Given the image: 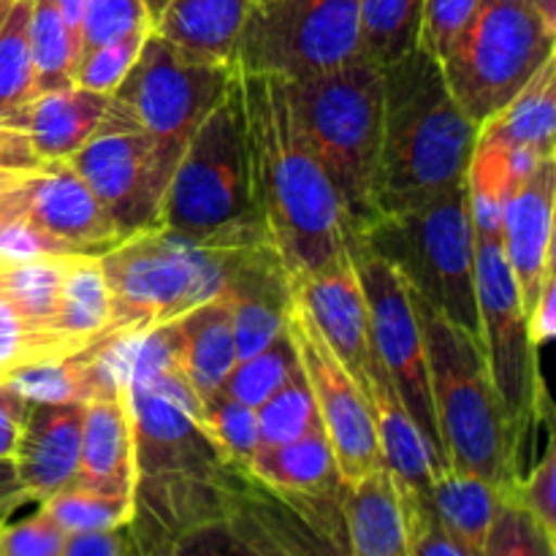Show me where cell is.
<instances>
[{
    "label": "cell",
    "mask_w": 556,
    "mask_h": 556,
    "mask_svg": "<svg viewBox=\"0 0 556 556\" xmlns=\"http://www.w3.org/2000/svg\"><path fill=\"white\" fill-rule=\"evenodd\" d=\"M43 163L47 161L38 155L25 130L0 123V190L14 188L27 174L38 172Z\"/></svg>",
    "instance_id": "cell-44"
},
{
    "label": "cell",
    "mask_w": 556,
    "mask_h": 556,
    "mask_svg": "<svg viewBox=\"0 0 556 556\" xmlns=\"http://www.w3.org/2000/svg\"><path fill=\"white\" fill-rule=\"evenodd\" d=\"M554 43L556 30L530 0H478L440 65L459 106L481 125L554 58Z\"/></svg>",
    "instance_id": "cell-8"
},
{
    "label": "cell",
    "mask_w": 556,
    "mask_h": 556,
    "mask_svg": "<svg viewBox=\"0 0 556 556\" xmlns=\"http://www.w3.org/2000/svg\"><path fill=\"white\" fill-rule=\"evenodd\" d=\"M206 432L215 440L226 462L239 470H248L250 459L261 448L258 440V418L255 407L233 400L226 391H215L210 400H204Z\"/></svg>",
    "instance_id": "cell-37"
},
{
    "label": "cell",
    "mask_w": 556,
    "mask_h": 556,
    "mask_svg": "<svg viewBox=\"0 0 556 556\" xmlns=\"http://www.w3.org/2000/svg\"><path fill=\"white\" fill-rule=\"evenodd\" d=\"M41 358L36 337L25 326V320L16 315V309L0 296V378L14 367Z\"/></svg>",
    "instance_id": "cell-45"
},
{
    "label": "cell",
    "mask_w": 556,
    "mask_h": 556,
    "mask_svg": "<svg viewBox=\"0 0 556 556\" xmlns=\"http://www.w3.org/2000/svg\"><path fill=\"white\" fill-rule=\"evenodd\" d=\"M68 161L109 212L119 237L161 226L174 163L123 109L109 101L96 134Z\"/></svg>",
    "instance_id": "cell-12"
},
{
    "label": "cell",
    "mask_w": 556,
    "mask_h": 556,
    "mask_svg": "<svg viewBox=\"0 0 556 556\" xmlns=\"http://www.w3.org/2000/svg\"><path fill=\"white\" fill-rule=\"evenodd\" d=\"M0 215H16L76 244L85 255H103L123 242L101 201L68 157L47 161L14 188L0 190Z\"/></svg>",
    "instance_id": "cell-15"
},
{
    "label": "cell",
    "mask_w": 556,
    "mask_h": 556,
    "mask_svg": "<svg viewBox=\"0 0 556 556\" xmlns=\"http://www.w3.org/2000/svg\"><path fill=\"white\" fill-rule=\"evenodd\" d=\"M532 5L538 9V14L546 20V25H552L556 30V0H530Z\"/></svg>",
    "instance_id": "cell-50"
},
{
    "label": "cell",
    "mask_w": 556,
    "mask_h": 556,
    "mask_svg": "<svg viewBox=\"0 0 556 556\" xmlns=\"http://www.w3.org/2000/svg\"><path fill=\"white\" fill-rule=\"evenodd\" d=\"M150 30L152 27H141V30L114 38V41H106L101 47L90 49L87 54H81L76 60L74 71H71V81L87 87V90L112 92L123 81V76L128 74L130 65L136 63Z\"/></svg>",
    "instance_id": "cell-38"
},
{
    "label": "cell",
    "mask_w": 556,
    "mask_h": 556,
    "mask_svg": "<svg viewBox=\"0 0 556 556\" xmlns=\"http://www.w3.org/2000/svg\"><path fill=\"white\" fill-rule=\"evenodd\" d=\"M353 233L400 271L413 296L481 340L467 179L416 210L372 217Z\"/></svg>",
    "instance_id": "cell-7"
},
{
    "label": "cell",
    "mask_w": 556,
    "mask_h": 556,
    "mask_svg": "<svg viewBox=\"0 0 556 556\" xmlns=\"http://www.w3.org/2000/svg\"><path fill=\"white\" fill-rule=\"evenodd\" d=\"M554 81L556 60L548 58L500 112L478 125V136L505 147H532L543 155H556Z\"/></svg>",
    "instance_id": "cell-28"
},
{
    "label": "cell",
    "mask_w": 556,
    "mask_h": 556,
    "mask_svg": "<svg viewBox=\"0 0 556 556\" xmlns=\"http://www.w3.org/2000/svg\"><path fill=\"white\" fill-rule=\"evenodd\" d=\"M157 228L223 244H271L253 195L239 74L174 166Z\"/></svg>",
    "instance_id": "cell-4"
},
{
    "label": "cell",
    "mask_w": 556,
    "mask_h": 556,
    "mask_svg": "<svg viewBox=\"0 0 556 556\" xmlns=\"http://www.w3.org/2000/svg\"><path fill=\"white\" fill-rule=\"evenodd\" d=\"M244 472L275 492L299 497H329L345 486L324 429L302 434L291 443L258 448Z\"/></svg>",
    "instance_id": "cell-26"
},
{
    "label": "cell",
    "mask_w": 556,
    "mask_h": 556,
    "mask_svg": "<svg viewBox=\"0 0 556 556\" xmlns=\"http://www.w3.org/2000/svg\"><path fill=\"white\" fill-rule=\"evenodd\" d=\"M71 258L74 255H41L0 266V296L25 320L30 334L36 337L41 358L68 356L54 334V315Z\"/></svg>",
    "instance_id": "cell-25"
},
{
    "label": "cell",
    "mask_w": 556,
    "mask_h": 556,
    "mask_svg": "<svg viewBox=\"0 0 556 556\" xmlns=\"http://www.w3.org/2000/svg\"><path fill=\"white\" fill-rule=\"evenodd\" d=\"M255 0H168L152 30L201 58L233 63L239 33Z\"/></svg>",
    "instance_id": "cell-24"
},
{
    "label": "cell",
    "mask_w": 556,
    "mask_h": 556,
    "mask_svg": "<svg viewBox=\"0 0 556 556\" xmlns=\"http://www.w3.org/2000/svg\"><path fill=\"white\" fill-rule=\"evenodd\" d=\"M85 405L27 402L14 448V465L30 503H43L68 486L79 470Z\"/></svg>",
    "instance_id": "cell-20"
},
{
    "label": "cell",
    "mask_w": 556,
    "mask_h": 556,
    "mask_svg": "<svg viewBox=\"0 0 556 556\" xmlns=\"http://www.w3.org/2000/svg\"><path fill=\"white\" fill-rule=\"evenodd\" d=\"M139 478H215L228 470L226 456L193 416L147 386L128 383ZM136 478V481H139Z\"/></svg>",
    "instance_id": "cell-17"
},
{
    "label": "cell",
    "mask_w": 556,
    "mask_h": 556,
    "mask_svg": "<svg viewBox=\"0 0 556 556\" xmlns=\"http://www.w3.org/2000/svg\"><path fill=\"white\" fill-rule=\"evenodd\" d=\"M266 244V242H264ZM258 244H223L150 228L101 255L112 293V329L134 334L223 296Z\"/></svg>",
    "instance_id": "cell-5"
},
{
    "label": "cell",
    "mask_w": 556,
    "mask_h": 556,
    "mask_svg": "<svg viewBox=\"0 0 556 556\" xmlns=\"http://www.w3.org/2000/svg\"><path fill=\"white\" fill-rule=\"evenodd\" d=\"M345 244L351 250L358 282L369 309V331L386 375L394 383L402 405L410 413L416 427L427 438L429 448L438 456L440 467H448L440 443L438 424H434L432 391H429L427 351H424L421 324H418L416 304L407 282L400 271L367 248L351 228H345Z\"/></svg>",
    "instance_id": "cell-13"
},
{
    "label": "cell",
    "mask_w": 556,
    "mask_h": 556,
    "mask_svg": "<svg viewBox=\"0 0 556 556\" xmlns=\"http://www.w3.org/2000/svg\"><path fill=\"white\" fill-rule=\"evenodd\" d=\"M27 400L9 383L0 378V459L14 456L16 438H20L22 421H25Z\"/></svg>",
    "instance_id": "cell-47"
},
{
    "label": "cell",
    "mask_w": 556,
    "mask_h": 556,
    "mask_svg": "<svg viewBox=\"0 0 556 556\" xmlns=\"http://www.w3.org/2000/svg\"><path fill=\"white\" fill-rule=\"evenodd\" d=\"M233 76V63L201 58L150 30L109 101L141 125L177 166L199 125L228 96Z\"/></svg>",
    "instance_id": "cell-9"
},
{
    "label": "cell",
    "mask_w": 556,
    "mask_h": 556,
    "mask_svg": "<svg viewBox=\"0 0 556 556\" xmlns=\"http://www.w3.org/2000/svg\"><path fill=\"white\" fill-rule=\"evenodd\" d=\"M296 348H293L291 334L286 329L264 351L253 353L248 358H239L231 367V372L226 375V380H223L220 391H226L233 400L244 402V405L258 407L261 402L269 400L286 383L288 372L296 367Z\"/></svg>",
    "instance_id": "cell-35"
},
{
    "label": "cell",
    "mask_w": 556,
    "mask_h": 556,
    "mask_svg": "<svg viewBox=\"0 0 556 556\" xmlns=\"http://www.w3.org/2000/svg\"><path fill=\"white\" fill-rule=\"evenodd\" d=\"M68 532L43 508L16 525L0 527V556H63Z\"/></svg>",
    "instance_id": "cell-42"
},
{
    "label": "cell",
    "mask_w": 556,
    "mask_h": 556,
    "mask_svg": "<svg viewBox=\"0 0 556 556\" xmlns=\"http://www.w3.org/2000/svg\"><path fill=\"white\" fill-rule=\"evenodd\" d=\"M362 60L358 0H255L233 49L239 74L307 79Z\"/></svg>",
    "instance_id": "cell-10"
},
{
    "label": "cell",
    "mask_w": 556,
    "mask_h": 556,
    "mask_svg": "<svg viewBox=\"0 0 556 556\" xmlns=\"http://www.w3.org/2000/svg\"><path fill=\"white\" fill-rule=\"evenodd\" d=\"M174 324H177L179 334L182 369L188 372L190 383L195 386L201 400H210L215 391H220L226 375L239 362L231 326V304L226 296L206 299V302L177 315Z\"/></svg>",
    "instance_id": "cell-23"
},
{
    "label": "cell",
    "mask_w": 556,
    "mask_h": 556,
    "mask_svg": "<svg viewBox=\"0 0 556 556\" xmlns=\"http://www.w3.org/2000/svg\"><path fill=\"white\" fill-rule=\"evenodd\" d=\"M413 304L421 324L434 424L445 462L451 470L472 472L497 489H508L519 478L516 454L521 440L505 416L481 340L418 296H413Z\"/></svg>",
    "instance_id": "cell-3"
},
{
    "label": "cell",
    "mask_w": 556,
    "mask_h": 556,
    "mask_svg": "<svg viewBox=\"0 0 556 556\" xmlns=\"http://www.w3.org/2000/svg\"><path fill=\"white\" fill-rule=\"evenodd\" d=\"M554 193L556 157H548L525 182L510 190L503 206L500 239L527 318L535 307L543 277L554 269Z\"/></svg>",
    "instance_id": "cell-18"
},
{
    "label": "cell",
    "mask_w": 556,
    "mask_h": 556,
    "mask_svg": "<svg viewBox=\"0 0 556 556\" xmlns=\"http://www.w3.org/2000/svg\"><path fill=\"white\" fill-rule=\"evenodd\" d=\"M296 123L324 166L345 226L358 231L375 217V174L383 125V74L369 60L307 79L286 81Z\"/></svg>",
    "instance_id": "cell-6"
},
{
    "label": "cell",
    "mask_w": 556,
    "mask_h": 556,
    "mask_svg": "<svg viewBox=\"0 0 556 556\" xmlns=\"http://www.w3.org/2000/svg\"><path fill=\"white\" fill-rule=\"evenodd\" d=\"M478 0H424V25H421V43L429 54L443 63L448 49L465 30L476 11Z\"/></svg>",
    "instance_id": "cell-43"
},
{
    "label": "cell",
    "mask_w": 556,
    "mask_h": 556,
    "mask_svg": "<svg viewBox=\"0 0 556 556\" xmlns=\"http://www.w3.org/2000/svg\"><path fill=\"white\" fill-rule=\"evenodd\" d=\"M27 36H30L38 92L71 85L76 49L58 0H30Z\"/></svg>",
    "instance_id": "cell-32"
},
{
    "label": "cell",
    "mask_w": 556,
    "mask_h": 556,
    "mask_svg": "<svg viewBox=\"0 0 556 556\" xmlns=\"http://www.w3.org/2000/svg\"><path fill=\"white\" fill-rule=\"evenodd\" d=\"M136 443L128 380L109 386L85 402L79 470L71 483L136 500Z\"/></svg>",
    "instance_id": "cell-21"
},
{
    "label": "cell",
    "mask_w": 556,
    "mask_h": 556,
    "mask_svg": "<svg viewBox=\"0 0 556 556\" xmlns=\"http://www.w3.org/2000/svg\"><path fill=\"white\" fill-rule=\"evenodd\" d=\"M0 123H3V117H0Z\"/></svg>",
    "instance_id": "cell-53"
},
{
    "label": "cell",
    "mask_w": 556,
    "mask_h": 556,
    "mask_svg": "<svg viewBox=\"0 0 556 556\" xmlns=\"http://www.w3.org/2000/svg\"><path fill=\"white\" fill-rule=\"evenodd\" d=\"M14 3V0H0V22H3V16H5V11H9V5Z\"/></svg>",
    "instance_id": "cell-52"
},
{
    "label": "cell",
    "mask_w": 556,
    "mask_h": 556,
    "mask_svg": "<svg viewBox=\"0 0 556 556\" xmlns=\"http://www.w3.org/2000/svg\"><path fill=\"white\" fill-rule=\"evenodd\" d=\"M27 14L30 0H14L0 22V117L38 92Z\"/></svg>",
    "instance_id": "cell-33"
},
{
    "label": "cell",
    "mask_w": 556,
    "mask_h": 556,
    "mask_svg": "<svg viewBox=\"0 0 556 556\" xmlns=\"http://www.w3.org/2000/svg\"><path fill=\"white\" fill-rule=\"evenodd\" d=\"M25 503H30V497L22 486L14 459L5 456V459H0V527L9 525L14 510H20Z\"/></svg>",
    "instance_id": "cell-49"
},
{
    "label": "cell",
    "mask_w": 556,
    "mask_h": 556,
    "mask_svg": "<svg viewBox=\"0 0 556 556\" xmlns=\"http://www.w3.org/2000/svg\"><path fill=\"white\" fill-rule=\"evenodd\" d=\"M291 293L307 309L324 340L353 375L358 389L367 394L369 378L378 364V351L369 331L367 299H364L348 244H342V250L329 264L291 280Z\"/></svg>",
    "instance_id": "cell-16"
},
{
    "label": "cell",
    "mask_w": 556,
    "mask_h": 556,
    "mask_svg": "<svg viewBox=\"0 0 556 556\" xmlns=\"http://www.w3.org/2000/svg\"><path fill=\"white\" fill-rule=\"evenodd\" d=\"M556 538L519 500L500 489V503L489 525L483 556H554Z\"/></svg>",
    "instance_id": "cell-36"
},
{
    "label": "cell",
    "mask_w": 556,
    "mask_h": 556,
    "mask_svg": "<svg viewBox=\"0 0 556 556\" xmlns=\"http://www.w3.org/2000/svg\"><path fill=\"white\" fill-rule=\"evenodd\" d=\"M38 508L47 510L68 535L103 530V527L114 525H128L136 516L134 497L98 492V489L81 486V483H68L60 492H54L52 497L38 503Z\"/></svg>",
    "instance_id": "cell-34"
},
{
    "label": "cell",
    "mask_w": 556,
    "mask_h": 556,
    "mask_svg": "<svg viewBox=\"0 0 556 556\" xmlns=\"http://www.w3.org/2000/svg\"><path fill=\"white\" fill-rule=\"evenodd\" d=\"M239 90L255 206L288 280H296L340 253L345 215L299 128L286 81L269 74H239Z\"/></svg>",
    "instance_id": "cell-1"
},
{
    "label": "cell",
    "mask_w": 556,
    "mask_h": 556,
    "mask_svg": "<svg viewBox=\"0 0 556 556\" xmlns=\"http://www.w3.org/2000/svg\"><path fill=\"white\" fill-rule=\"evenodd\" d=\"M41 255H85L76 244L33 226L16 215H0V266L20 261L41 258Z\"/></svg>",
    "instance_id": "cell-40"
},
{
    "label": "cell",
    "mask_w": 556,
    "mask_h": 556,
    "mask_svg": "<svg viewBox=\"0 0 556 556\" xmlns=\"http://www.w3.org/2000/svg\"><path fill=\"white\" fill-rule=\"evenodd\" d=\"M139 552L134 521H128V525L103 527V530L74 532V535L65 538L63 556H128Z\"/></svg>",
    "instance_id": "cell-46"
},
{
    "label": "cell",
    "mask_w": 556,
    "mask_h": 556,
    "mask_svg": "<svg viewBox=\"0 0 556 556\" xmlns=\"http://www.w3.org/2000/svg\"><path fill=\"white\" fill-rule=\"evenodd\" d=\"M424 0H358L362 58L389 65L421 43Z\"/></svg>",
    "instance_id": "cell-30"
},
{
    "label": "cell",
    "mask_w": 556,
    "mask_h": 556,
    "mask_svg": "<svg viewBox=\"0 0 556 556\" xmlns=\"http://www.w3.org/2000/svg\"><path fill=\"white\" fill-rule=\"evenodd\" d=\"M286 329L291 334L296 358L315 396L320 427L329 438L340 478L345 483H353L369 476L383 465V454H380L367 394L358 389L353 375L348 372L340 356L331 351L315 320L309 318V313L296 299H291Z\"/></svg>",
    "instance_id": "cell-14"
},
{
    "label": "cell",
    "mask_w": 556,
    "mask_h": 556,
    "mask_svg": "<svg viewBox=\"0 0 556 556\" xmlns=\"http://www.w3.org/2000/svg\"><path fill=\"white\" fill-rule=\"evenodd\" d=\"M500 503V489L472 472L445 467L432 481V508L440 525L467 548L470 556H483L489 525Z\"/></svg>",
    "instance_id": "cell-29"
},
{
    "label": "cell",
    "mask_w": 556,
    "mask_h": 556,
    "mask_svg": "<svg viewBox=\"0 0 556 556\" xmlns=\"http://www.w3.org/2000/svg\"><path fill=\"white\" fill-rule=\"evenodd\" d=\"M166 3L168 0H144V9H147V14H150V22L157 20V14H161L163 5Z\"/></svg>",
    "instance_id": "cell-51"
},
{
    "label": "cell",
    "mask_w": 556,
    "mask_h": 556,
    "mask_svg": "<svg viewBox=\"0 0 556 556\" xmlns=\"http://www.w3.org/2000/svg\"><path fill=\"white\" fill-rule=\"evenodd\" d=\"M432 500L418 497L386 465L345 483L342 519L348 552L356 556H410V535Z\"/></svg>",
    "instance_id": "cell-19"
},
{
    "label": "cell",
    "mask_w": 556,
    "mask_h": 556,
    "mask_svg": "<svg viewBox=\"0 0 556 556\" xmlns=\"http://www.w3.org/2000/svg\"><path fill=\"white\" fill-rule=\"evenodd\" d=\"M556 445L552 434V421H548V443L543 451V459L532 467L530 476L516 478L508 489L510 497L519 500L543 527L556 538Z\"/></svg>",
    "instance_id": "cell-41"
},
{
    "label": "cell",
    "mask_w": 556,
    "mask_h": 556,
    "mask_svg": "<svg viewBox=\"0 0 556 556\" xmlns=\"http://www.w3.org/2000/svg\"><path fill=\"white\" fill-rule=\"evenodd\" d=\"M476 233V304L481 348L489 375L503 400L505 416L516 434L548 405L538 369V348L530 340L521 293L505 258L500 228L472 226Z\"/></svg>",
    "instance_id": "cell-11"
},
{
    "label": "cell",
    "mask_w": 556,
    "mask_h": 556,
    "mask_svg": "<svg viewBox=\"0 0 556 556\" xmlns=\"http://www.w3.org/2000/svg\"><path fill=\"white\" fill-rule=\"evenodd\" d=\"M255 418H258L261 448L291 443V440L302 438V434L324 429L302 364L296 362V367L288 372L286 383L269 400L255 407Z\"/></svg>",
    "instance_id": "cell-31"
},
{
    "label": "cell",
    "mask_w": 556,
    "mask_h": 556,
    "mask_svg": "<svg viewBox=\"0 0 556 556\" xmlns=\"http://www.w3.org/2000/svg\"><path fill=\"white\" fill-rule=\"evenodd\" d=\"M141 27H152L144 0H85L76 60L90 52V49L114 41L119 36H128L134 30H141Z\"/></svg>",
    "instance_id": "cell-39"
},
{
    "label": "cell",
    "mask_w": 556,
    "mask_h": 556,
    "mask_svg": "<svg viewBox=\"0 0 556 556\" xmlns=\"http://www.w3.org/2000/svg\"><path fill=\"white\" fill-rule=\"evenodd\" d=\"M54 334L65 353L117 337L112 329V293L101 269V255H74L60 293Z\"/></svg>",
    "instance_id": "cell-27"
},
{
    "label": "cell",
    "mask_w": 556,
    "mask_h": 556,
    "mask_svg": "<svg viewBox=\"0 0 556 556\" xmlns=\"http://www.w3.org/2000/svg\"><path fill=\"white\" fill-rule=\"evenodd\" d=\"M527 324H530V340L535 348L546 345V342L554 340V331H556V271L554 269H548L546 277H543L541 291H538V299H535V307H532Z\"/></svg>",
    "instance_id": "cell-48"
},
{
    "label": "cell",
    "mask_w": 556,
    "mask_h": 556,
    "mask_svg": "<svg viewBox=\"0 0 556 556\" xmlns=\"http://www.w3.org/2000/svg\"><path fill=\"white\" fill-rule=\"evenodd\" d=\"M109 109V92L79 85L41 90L3 117L5 125L25 130L43 161L71 157L101 125Z\"/></svg>",
    "instance_id": "cell-22"
},
{
    "label": "cell",
    "mask_w": 556,
    "mask_h": 556,
    "mask_svg": "<svg viewBox=\"0 0 556 556\" xmlns=\"http://www.w3.org/2000/svg\"><path fill=\"white\" fill-rule=\"evenodd\" d=\"M383 74L375 217L416 210L467 179L478 123L459 106L443 65L418 47Z\"/></svg>",
    "instance_id": "cell-2"
}]
</instances>
